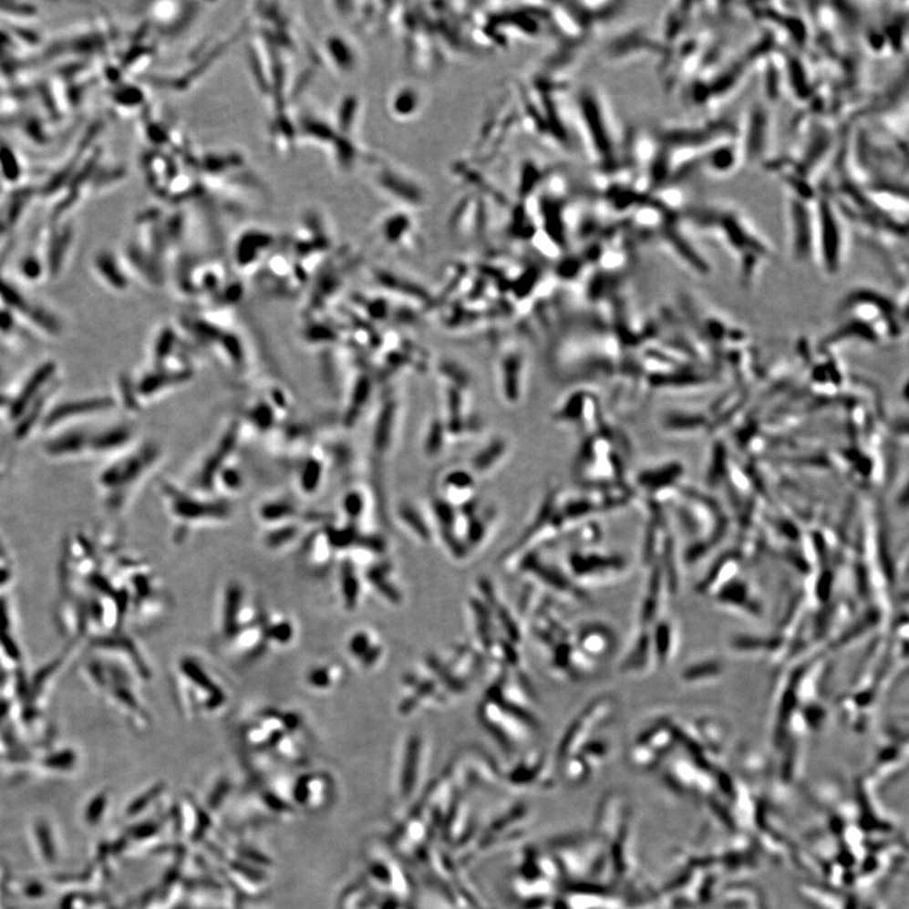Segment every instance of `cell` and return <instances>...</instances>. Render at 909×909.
<instances>
[{"label":"cell","instance_id":"cell-7","mask_svg":"<svg viewBox=\"0 0 909 909\" xmlns=\"http://www.w3.org/2000/svg\"><path fill=\"white\" fill-rule=\"evenodd\" d=\"M261 615L262 612L248 603L247 594L241 584L232 581L226 585L220 613V630L226 642L239 630L253 625Z\"/></svg>","mask_w":909,"mask_h":909},{"label":"cell","instance_id":"cell-6","mask_svg":"<svg viewBox=\"0 0 909 909\" xmlns=\"http://www.w3.org/2000/svg\"><path fill=\"white\" fill-rule=\"evenodd\" d=\"M772 140V117L767 100H757L751 105L744 124L738 130L743 163H764Z\"/></svg>","mask_w":909,"mask_h":909},{"label":"cell","instance_id":"cell-25","mask_svg":"<svg viewBox=\"0 0 909 909\" xmlns=\"http://www.w3.org/2000/svg\"><path fill=\"white\" fill-rule=\"evenodd\" d=\"M294 514V508L291 504L284 503V501L265 504L259 511V517L262 518V521L267 522V523L277 524V526L280 522L290 520Z\"/></svg>","mask_w":909,"mask_h":909},{"label":"cell","instance_id":"cell-14","mask_svg":"<svg viewBox=\"0 0 909 909\" xmlns=\"http://www.w3.org/2000/svg\"><path fill=\"white\" fill-rule=\"evenodd\" d=\"M337 581H339V594L343 608L349 613L356 612L360 600H362L364 581L363 576H360L359 569L346 557L341 561Z\"/></svg>","mask_w":909,"mask_h":909},{"label":"cell","instance_id":"cell-29","mask_svg":"<svg viewBox=\"0 0 909 909\" xmlns=\"http://www.w3.org/2000/svg\"><path fill=\"white\" fill-rule=\"evenodd\" d=\"M72 763H74V756L70 753L58 754V756L51 758L50 761H48L50 766L57 768L70 767Z\"/></svg>","mask_w":909,"mask_h":909},{"label":"cell","instance_id":"cell-22","mask_svg":"<svg viewBox=\"0 0 909 909\" xmlns=\"http://www.w3.org/2000/svg\"><path fill=\"white\" fill-rule=\"evenodd\" d=\"M335 554L336 553L331 548L325 531L323 533L315 534L313 540H310V542H308L306 560L308 563L314 564L313 567H316V569L321 570L330 566Z\"/></svg>","mask_w":909,"mask_h":909},{"label":"cell","instance_id":"cell-3","mask_svg":"<svg viewBox=\"0 0 909 909\" xmlns=\"http://www.w3.org/2000/svg\"><path fill=\"white\" fill-rule=\"evenodd\" d=\"M816 216V259L827 274H835L842 268L848 251L852 222L832 193L820 186L817 187Z\"/></svg>","mask_w":909,"mask_h":909},{"label":"cell","instance_id":"cell-19","mask_svg":"<svg viewBox=\"0 0 909 909\" xmlns=\"http://www.w3.org/2000/svg\"><path fill=\"white\" fill-rule=\"evenodd\" d=\"M344 671L335 663L314 666L306 675V684L315 691H327L343 679Z\"/></svg>","mask_w":909,"mask_h":909},{"label":"cell","instance_id":"cell-8","mask_svg":"<svg viewBox=\"0 0 909 909\" xmlns=\"http://www.w3.org/2000/svg\"><path fill=\"white\" fill-rule=\"evenodd\" d=\"M612 708L613 704L609 698H600V700L592 702L585 710L581 712L576 720L571 724L569 731L564 734L563 743H561V753H573L576 745L589 739L590 735L596 730V728L609 718Z\"/></svg>","mask_w":909,"mask_h":909},{"label":"cell","instance_id":"cell-5","mask_svg":"<svg viewBox=\"0 0 909 909\" xmlns=\"http://www.w3.org/2000/svg\"><path fill=\"white\" fill-rule=\"evenodd\" d=\"M152 452L142 449L129 458L120 459L110 468L105 469L100 474L99 484L100 493L103 494L105 507L109 511H123L126 507L128 493L133 487L134 482L142 477L144 469L150 461H147V456Z\"/></svg>","mask_w":909,"mask_h":909},{"label":"cell","instance_id":"cell-23","mask_svg":"<svg viewBox=\"0 0 909 909\" xmlns=\"http://www.w3.org/2000/svg\"><path fill=\"white\" fill-rule=\"evenodd\" d=\"M399 521L407 527L411 533L416 534L419 541L429 542L432 538V532L428 526V522L423 520L422 514L416 508L409 504H403L398 511Z\"/></svg>","mask_w":909,"mask_h":909},{"label":"cell","instance_id":"cell-18","mask_svg":"<svg viewBox=\"0 0 909 909\" xmlns=\"http://www.w3.org/2000/svg\"><path fill=\"white\" fill-rule=\"evenodd\" d=\"M110 407L111 402L108 398L80 400V402L72 403L71 406H62L48 417L47 426L51 428V425H57V423L65 421V419L74 418V417L85 415V413L105 411V409L110 408Z\"/></svg>","mask_w":909,"mask_h":909},{"label":"cell","instance_id":"cell-12","mask_svg":"<svg viewBox=\"0 0 909 909\" xmlns=\"http://www.w3.org/2000/svg\"><path fill=\"white\" fill-rule=\"evenodd\" d=\"M475 477L471 472L456 470L442 480V499L449 507H468L475 495Z\"/></svg>","mask_w":909,"mask_h":909},{"label":"cell","instance_id":"cell-4","mask_svg":"<svg viewBox=\"0 0 909 909\" xmlns=\"http://www.w3.org/2000/svg\"><path fill=\"white\" fill-rule=\"evenodd\" d=\"M784 187V215L790 251L797 261L816 258L817 190L809 187Z\"/></svg>","mask_w":909,"mask_h":909},{"label":"cell","instance_id":"cell-28","mask_svg":"<svg viewBox=\"0 0 909 909\" xmlns=\"http://www.w3.org/2000/svg\"><path fill=\"white\" fill-rule=\"evenodd\" d=\"M38 839L39 843H41L42 850H44V854L48 860L55 858L54 843H52L50 832H48L47 826L41 825L38 827Z\"/></svg>","mask_w":909,"mask_h":909},{"label":"cell","instance_id":"cell-16","mask_svg":"<svg viewBox=\"0 0 909 909\" xmlns=\"http://www.w3.org/2000/svg\"><path fill=\"white\" fill-rule=\"evenodd\" d=\"M264 632L269 648H284L296 638L294 620L284 614H264Z\"/></svg>","mask_w":909,"mask_h":909},{"label":"cell","instance_id":"cell-27","mask_svg":"<svg viewBox=\"0 0 909 909\" xmlns=\"http://www.w3.org/2000/svg\"><path fill=\"white\" fill-rule=\"evenodd\" d=\"M105 805H107V797L104 794H100L88 806L87 812L88 821L91 823L99 821L100 816L103 815Z\"/></svg>","mask_w":909,"mask_h":909},{"label":"cell","instance_id":"cell-15","mask_svg":"<svg viewBox=\"0 0 909 909\" xmlns=\"http://www.w3.org/2000/svg\"><path fill=\"white\" fill-rule=\"evenodd\" d=\"M612 635L608 629L599 625H587L576 633L575 646L584 657L599 658L608 652Z\"/></svg>","mask_w":909,"mask_h":909},{"label":"cell","instance_id":"cell-2","mask_svg":"<svg viewBox=\"0 0 909 909\" xmlns=\"http://www.w3.org/2000/svg\"><path fill=\"white\" fill-rule=\"evenodd\" d=\"M175 678L186 712L214 715L228 705L229 694L225 686L196 656L185 655L177 661Z\"/></svg>","mask_w":909,"mask_h":909},{"label":"cell","instance_id":"cell-26","mask_svg":"<svg viewBox=\"0 0 909 909\" xmlns=\"http://www.w3.org/2000/svg\"><path fill=\"white\" fill-rule=\"evenodd\" d=\"M344 511L346 514L353 522H357L362 518L364 511V501L363 498L359 494H349L344 501Z\"/></svg>","mask_w":909,"mask_h":909},{"label":"cell","instance_id":"cell-13","mask_svg":"<svg viewBox=\"0 0 909 909\" xmlns=\"http://www.w3.org/2000/svg\"><path fill=\"white\" fill-rule=\"evenodd\" d=\"M392 576V564L387 563V561H382V563L374 561V563L367 564L363 581L364 584L372 587L374 592L378 594L383 599H386L387 602L399 604L402 602V593L397 587Z\"/></svg>","mask_w":909,"mask_h":909},{"label":"cell","instance_id":"cell-11","mask_svg":"<svg viewBox=\"0 0 909 909\" xmlns=\"http://www.w3.org/2000/svg\"><path fill=\"white\" fill-rule=\"evenodd\" d=\"M347 653L360 668L370 671L382 662L384 645L372 629L356 630L346 643Z\"/></svg>","mask_w":909,"mask_h":909},{"label":"cell","instance_id":"cell-21","mask_svg":"<svg viewBox=\"0 0 909 909\" xmlns=\"http://www.w3.org/2000/svg\"><path fill=\"white\" fill-rule=\"evenodd\" d=\"M94 265L95 272L105 284L117 288V290L126 288V277H124L116 258L111 257L107 252H101V254L95 258Z\"/></svg>","mask_w":909,"mask_h":909},{"label":"cell","instance_id":"cell-10","mask_svg":"<svg viewBox=\"0 0 909 909\" xmlns=\"http://www.w3.org/2000/svg\"><path fill=\"white\" fill-rule=\"evenodd\" d=\"M524 374L526 362L523 354L514 349L505 351L498 362V380L501 396L510 406H517L520 402Z\"/></svg>","mask_w":909,"mask_h":909},{"label":"cell","instance_id":"cell-20","mask_svg":"<svg viewBox=\"0 0 909 909\" xmlns=\"http://www.w3.org/2000/svg\"><path fill=\"white\" fill-rule=\"evenodd\" d=\"M353 48L350 47L349 42L346 38L337 37V36H333V37L327 38L326 42V52L329 55L331 64L335 65V67L341 72V74H346V72L353 71L356 67V54H354Z\"/></svg>","mask_w":909,"mask_h":909},{"label":"cell","instance_id":"cell-1","mask_svg":"<svg viewBox=\"0 0 909 909\" xmlns=\"http://www.w3.org/2000/svg\"><path fill=\"white\" fill-rule=\"evenodd\" d=\"M687 228L715 239L739 261L744 275L750 278L761 261L773 257L766 236L743 210L728 202L690 206L681 212Z\"/></svg>","mask_w":909,"mask_h":909},{"label":"cell","instance_id":"cell-24","mask_svg":"<svg viewBox=\"0 0 909 909\" xmlns=\"http://www.w3.org/2000/svg\"><path fill=\"white\" fill-rule=\"evenodd\" d=\"M298 530L292 524H284L269 532L264 538L265 546L269 550H281L296 540Z\"/></svg>","mask_w":909,"mask_h":909},{"label":"cell","instance_id":"cell-9","mask_svg":"<svg viewBox=\"0 0 909 909\" xmlns=\"http://www.w3.org/2000/svg\"><path fill=\"white\" fill-rule=\"evenodd\" d=\"M167 498L172 514L177 520L183 522L182 528H185L190 522L224 521L229 514L228 507L224 503H205L198 499L179 494L172 489L167 491Z\"/></svg>","mask_w":909,"mask_h":909},{"label":"cell","instance_id":"cell-17","mask_svg":"<svg viewBox=\"0 0 909 909\" xmlns=\"http://www.w3.org/2000/svg\"><path fill=\"white\" fill-rule=\"evenodd\" d=\"M508 452V442L504 439L497 438L489 442L487 448L481 449L471 460V474L477 477H484L497 468L499 462L503 460Z\"/></svg>","mask_w":909,"mask_h":909}]
</instances>
